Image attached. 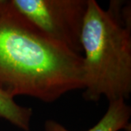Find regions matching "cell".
<instances>
[{"label":"cell","instance_id":"6da1fadb","mask_svg":"<svg viewBox=\"0 0 131 131\" xmlns=\"http://www.w3.org/2000/svg\"><path fill=\"white\" fill-rule=\"evenodd\" d=\"M83 57L52 39L0 0V90L52 103L84 88Z\"/></svg>","mask_w":131,"mask_h":131},{"label":"cell","instance_id":"7a4b0ae2","mask_svg":"<svg viewBox=\"0 0 131 131\" xmlns=\"http://www.w3.org/2000/svg\"><path fill=\"white\" fill-rule=\"evenodd\" d=\"M84 53L83 98L98 102L126 100L131 93L130 3L112 0L103 9L88 0L81 34Z\"/></svg>","mask_w":131,"mask_h":131},{"label":"cell","instance_id":"3957f363","mask_svg":"<svg viewBox=\"0 0 131 131\" xmlns=\"http://www.w3.org/2000/svg\"><path fill=\"white\" fill-rule=\"evenodd\" d=\"M15 8L52 39L82 55L81 34L88 0H11Z\"/></svg>","mask_w":131,"mask_h":131},{"label":"cell","instance_id":"277c9868","mask_svg":"<svg viewBox=\"0 0 131 131\" xmlns=\"http://www.w3.org/2000/svg\"><path fill=\"white\" fill-rule=\"evenodd\" d=\"M131 108L125 101L119 99L109 102L106 112L99 122L87 131H119L130 130V119ZM45 131H69L60 123L52 119L46 120L45 123Z\"/></svg>","mask_w":131,"mask_h":131},{"label":"cell","instance_id":"5b68a950","mask_svg":"<svg viewBox=\"0 0 131 131\" xmlns=\"http://www.w3.org/2000/svg\"><path fill=\"white\" fill-rule=\"evenodd\" d=\"M33 109L22 106L0 90V117L24 131H29Z\"/></svg>","mask_w":131,"mask_h":131}]
</instances>
